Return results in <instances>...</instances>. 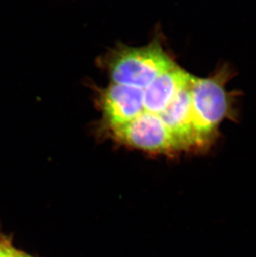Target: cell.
Listing matches in <instances>:
<instances>
[{"label": "cell", "mask_w": 256, "mask_h": 257, "mask_svg": "<svg viewBox=\"0 0 256 257\" xmlns=\"http://www.w3.org/2000/svg\"><path fill=\"white\" fill-rule=\"evenodd\" d=\"M175 65L157 42L140 48H120L106 59L111 83L145 89L161 73Z\"/></svg>", "instance_id": "6da1fadb"}, {"label": "cell", "mask_w": 256, "mask_h": 257, "mask_svg": "<svg viewBox=\"0 0 256 257\" xmlns=\"http://www.w3.org/2000/svg\"><path fill=\"white\" fill-rule=\"evenodd\" d=\"M225 78H197L191 80V113L194 128L200 146L216 132L229 109Z\"/></svg>", "instance_id": "7a4b0ae2"}, {"label": "cell", "mask_w": 256, "mask_h": 257, "mask_svg": "<svg viewBox=\"0 0 256 257\" xmlns=\"http://www.w3.org/2000/svg\"><path fill=\"white\" fill-rule=\"evenodd\" d=\"M110 130L114 139L121 143L149 153H172L181 149L162 119L153 113L144 112Z\"/></svg>", "instance_id": "3957f363"}, {"label": "cell", "mask_w": 256, "mask_h": 257, "mask_svg": "<svg viewBox=\"0 0 256 257\" xmlns=\"http://www.w3.org/2000/svg\"><path fill=\"white\" fill-rule=\"evenodd\" d=\"M99 106L109 128L120 126L145 112L143 89L111 83L100 93Z\"/></svg>", "instance_id": "277c9868"}, {"label": "cell", "mask_w": 256, "mask_h": 257, "mask_svg": "<svg viewBox=\"0 0 256 257\" xmlns=\"http://www.w3.org/2000/svg\"><path fill=\"white\" fill-rule=\"evenodd\" d=\"M158 116L181 149L200 146L192 121L191 81L175 95Z\"/></svg>", "instance_id": "5b68a950"}, {"label": "cell", "mask_w": 256, "mask_h": 257, "mask_svg": "<svg viewBox=\"0 0 256 257\" xmlns=\"http://www.w3.org/2000/svg\"><path fill=\"white\" fill-rule=\"evenodd\" d=\"M192 76L175 64L161 73L143 89L146 112L158 115L167 107L175 95L191 81Z\"/></svg>", "instance_id": "8992f818"}, {"label": "cell", "mask_w": 256, "mask_h": 257, "mask_svg": "<svg viewBox=\"0 0 256 257\" xmlns=\"http://www.w3.org/2000/svg\"><path fill=\"white\" fill-rule=\"evenodd\" d=\"M0 257H15V250L7 243L0 241Z\"/></svg>", "instance_id": "52a82bcc"}, {"label": "cell", "mask_w": 256, "mask_h": 257, "mask_svg": "<svg viewBox=\"0 0 256 257\" xmlns=\"http://www.w3.org/2000/svg\"><path fill=\"white\" fill-rule=\"evenodd\" d=\"M15 257H32L30 255H26V254H24L22 252H19V251H16L15 250Z\"/></svg>", "instance_id": "ba28073f"}]
</instances>
